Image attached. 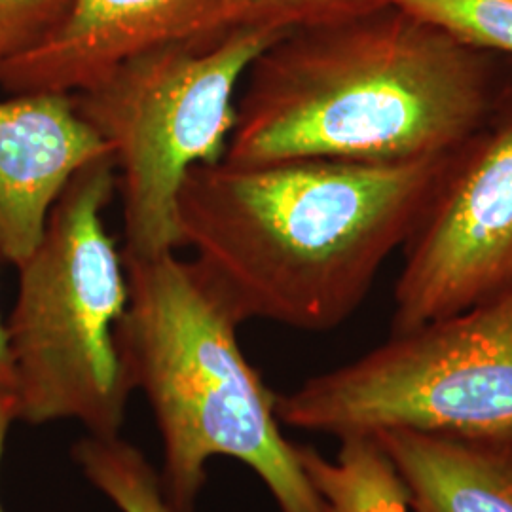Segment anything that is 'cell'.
I'll return each instance as SVG.
<instances>
[{"label": "cell", "instance_id": "obj_1", "mask_svg": "<svg viewBox=\"0 0 512 512\" xmlns=\"http://www.w3.org/2000/svg\"><path fill=\"white\" fill-rule=\"evenodd\" d=\"M458 152L198 165L179 198L181 245L241 323L336 329L416 232Z\"/></svg>", "mask_w": 512, "mask_h": 512}, {"label": "cell", "instance_id": "obj_2", "mask_svg": "<svg viewBox=\"0 0 512 512\" xmlns=\"http://www.w3.org/2000/svg\"><path fill=\"white\" fill-rule=\"evenodd\" d=\"M224 160L408 162L463 147L512 88V57L387 4L294 29L243 80Z\"/></svg>", "mask_w": 512, "mask_h": 512}, {"label": "cell", "instance_id": "obj_3", "mask_svg": "<svg viewBox=\"0 0 512 512\" xmlns=\"http://www.w3.org/2000/svg\"><path fill=\"white\" fill-rule=\"evenodd\" d=\"M124 262L129 300L118 348L160 429L173 512L196 511L207 463L219 456L253 469L279 512H327L296 444L281 435L277 395L239 346L238 315L175 253Z\"/></svg>", "mask_w": 512, "mask_h": 512}, {"label": "cell", "instance_id": "obj_4", "mask_svg": "<svg viewBox=\"0 0 512 512\" xmlns=\"http://www.w3.org/2000/svg\"><path fill=\"white\" fill-rule=\"evenodd\" d=\"M116 184L110 156L84 167L16 268L6 336L18 421L74 420L88 435H120L133 387L116 336L128 308L126 262L105 224Z\"/></svg>", "mask_w": 512, "mask_h": 512}, {"label": "cell", "instance_id": "obj_5", "mask_svg": "<svg viewBox=\"0 0 512 512\" xmlns=\"http://www.w3.org/2000/svg\"><path fill=\"white\" fill-rule=\"evenodd\" d=\"M285 33L236 29L171 42L131 57L74 93L82 118L109 148L122 196L124 256L181 247L179 198L190 171L217 164L238 118L239 86Z\"/></svg>", "mask_w": 512, "mask_h": 512}, {"label": "cell", "instance_id": "obj_6", "mask_svg": "<svg viewBox=\"0 0 512 512\" xmlns=\"http://www.w3.org/2000/svg\"><path fill=\"white\" fill-rule=\"evenodd\" d=\"M275 414L340 440L387 429L512 440V287L277 395Z\"/></svg>", "mask_w": 512, "mask_h": 512}, {"label": "cell", "instance_id": "obj_7", "mask_svg": "<svg viewBox=\"0 0 512 512\" xmlns=\"http://www.w3.org/2000/svg\"><path fill=\"white\" fill-rule=\"evenodd\" d=\"M391 334L467 310L512 287V88L459 148L404 243Z\"/></svg>", "mask_w": 512, "mask_h": 512}, {"label": "cell", "instance_id": "obj_8", "mask_svg": "<svg viewBox=\"0 0 512 512\" xmlns=\"http://www.w3.org/2000/svg\"><path fill=\"white\" fill-rule=\"evenodd\" d=\"M219 0H67L50 35L0 71L6 93H78L131 57L205 40Z\"/></svg>", "mask_w": 512, "mask_h": 512}, {"label": "cell", "instance_id": "obj_9", "mask_svg": "<svg viewBox=\"0 0 512 512\" xmlns=\"http://www.w3.org/2000/svg\"><path fill=\"white\" fill-rule=\"evenodd\" d=\"M105 156L74 93L0 99V260L18 268L33 255L65 188Z\"/></svg>", "mask_w": 512, "mask_h": 512}, {"label": "cell", "instance_id": "obj_10", "mask_svg": "<svg viewBox=\"0 0 512 512\" xmlns=\"http://www.w3.org/2000/svg\"><path fill=\"white\" fill-rule=\"evenodd\" d=\"M370 437L403 476L410 512H512V440L452 439L410 429Z\"/></svg>", "mask_w": 512, "mask_h": 512}, {"label": "cell", "instance_id": "obj_11", "mask_svg": "<svg viewBox=\"0 0 512 512\" xmlns=\"http://www.w3.org/2000/svg\"><path fill=\"white\" fill-rule=\"evenodd\" d=\"M327 512H410L408 490L382 444L370 435L340 440L336 459L296 446Z\"/></svg>", "mask_w": 512, "mask_h": 512}, {"label": "cell", "instance_id": "obj_12", "mask_svg": "<svg viewBox=\"0 0 512 512\" xmlns=\"http://www.w3.org/2000/svg\"><path fill=\"white\" fill-rule=\"evenodd\" d=\"M73 458L88 482L120 512H173L162 478L141 450L118 437L88 435L74 444Z\"/></svg>", "mask_w": 512, "mask_h": 512}, {"label": "cell", "instance_id": "obj_13", "mask_svg": "<svg viewBox=\"0 0 512 512\" xmlns=\"http://www.w3.org/2000/svg\"><path fill=\"white\" fill-rule=\"evenodd\" d=\"M387 4H395V0H219L207 38L220 37L236 29L289 33L355 18Z\"/></svg>", "mask_w": 512, "mask_h": 512}, {"label": "cell", "instance_id": "obj_14", "mask_svg": "<svg viewBox=\"0 0 512 512\" xmlns=\"http://www.w3.org/2000/svg\"><path fill=\"white\" fill-rule=\"evenodd\" d=\"M452 35L512 57V0H395Z\"/></svg>", "mask_w": 512, "mask_h": 512}, {"label": "cell", "instance_id": "obj_15", "mask_svg": "<svg viewBox=\"0 0 512 512\" xmlns=\"http://www.w3.org/2000/svg\"><path fill=\"white\" fill-rule=\"evenodd\" d=\"M65 8L67 0H0V71L48 37Z\"/></svg>", "mask_w": 512, "mask_h": 512}, {"label": "cell", "instance_id": "obj_16", "mask_svg": "<svg viewBox=\"0 0 512 512\" xmlns=\"http://www.w3.org/2000/svg\"><path fill=\"white\" fill-rule=\"evenodd\" d=\"M14 421H18V418H16L14 385L0 384V461H2V454H4V444H6L10 425ZM0 512H4L2 505H0Z\"/></svg>", "mask_w": 512, "mask_h": 512}, {"label": "cell", "instance_id": "obj_17", "mask_svg": "<svg viewBox=\"0 0 512 512\" xmlns=\"http://www.w3.org/2000/svg\"><path fill=\"white\" fill-rule=\"evenodd\" d=\"M0 384L14 385L12 374V361L8 351V336H6V323L0 317Z\"/></svg>", "mask_w": 512, "mask_h": 512}]
</instances>
